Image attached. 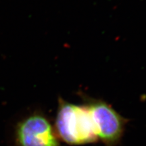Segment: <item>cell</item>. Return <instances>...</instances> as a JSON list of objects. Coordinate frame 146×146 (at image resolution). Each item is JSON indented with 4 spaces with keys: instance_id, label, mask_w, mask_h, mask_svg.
Masks as SVG:
<instances>
[{
    "instance_id": "obj_1",
    "label": "cell",
    "mask_w": 146,
    "mask_h": 146,
    "mask_svg": "<svg viewBox=\"0 0 146 146\" xmlns=\"http://www.w3.org/2000/svg\"><path fill=\"white\" fill-rule=\"evenodd\" d=\"M54 127L60 140L68 145L99 141L90 112L85 104H73L60 98Z\"/></svg>"
},
{
    "instance_id": "obj_2",
    "label": "cell",
    "mask_w": 146,
    "mask_h": 146,
    "mask_svg": "<svg viewBox=\"0 0 146 146\" xmlns=\"http://www.w3.org/2000/svg\"><path fill=\"white\" fill-rule=\"evenodd\" d=\"M84 104L90 112L99 141L105 146L120 143L129 120L122 116L109 104L102 100L84 97Z\"/></svg>"
},
{
    "instance_id": "obj_3",
    "label": "cell",
    "mask_w": 146,
    "mask_h": 146,
    "mask_svg": "<svg viewBox=\"0 0 146 146\" xmlns=\"http://www.w3.org/2000/svg\"><path fill=\"white\" fill-rule=\"evenodd\" d=\"M16 146H62L54 125L43 113L35 112L17 123Z\"/></svg>"
}]
</instances>
